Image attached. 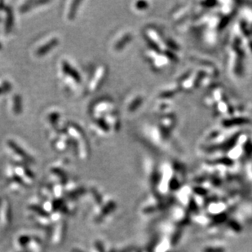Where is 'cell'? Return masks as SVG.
<instances>
[{
  "label": "cell",
  "instance_id": "6da1fadb",
  "mask_svg": "<svg viewBox=\"0 0 252 252\" xmlns=\"http://www.w3.org/2000/svg\"><path fill=\"white\" fill-rule=\"evenodd\" d=\"M65 131L71 139L72 146L79 153V156H81L83 158L88 157L90 147L86 138L85 133L81 127L77 124L69 123L67 124Z\"/></svg>",
  "mask_w": 252,
  "mask_h": 252
},
{
  "label": "cell",
  "instance_id": "7a4b0ae2",
  "mask_svg": "<svg viewBox=\"0 0 252 252\" xmlns=\"http://www.w3.org/2000/svg\"><path fill=\"white\" fill-rule=\"evenodd\" d=\"M108 73V67L105 64L98 65L93 72V75L91 76L90 80L86 88V93L93 94L99 90L107 79Z\"/></svg>",
  "mask_w": 252,
  "mask_h": 252
},
{
  "label": "cell",
  "instance_id": "3957f363",
  "mask_svg": "<svg viewBox=\"0 0 252 252\" xmlns=\"http://www.w3.org/2000/svg\"><path fill=\"white\" fill-rule=\"evenodd\" d=\"M59 43L60 39L57 36H48L45 40L42 41L40 43H38V45L33 48V55L38 58L45 57L52 51L54 50Z\"/></svg>",
  "mask_w": 252,
  "mask_h": 252
},
{
  "label": "cell",
  "instance_id": "277c9868",
  "mask_svg": "<svg viewBox=\"0 0 252 252\" xmlns=\"http://www.w3.org/2000/svg\"><path fill=\"white\" fill-rule=\"evenodd\" d=\"M61 71L63 76L66 78L67 83H72L74 86L81 85L82 77L79 71L66 60L61 62Z\"/></svg>",
  "mask_w": 252,
  "mask_h": 252
},
{
  "label": "cell",
  "instance_id": "5b68a950",
  "mask_svg": "<svg viewBox=\"0 0 252 252\" xmlns=\"http://www.w3.org/2000/svg\"><path fill=\"white\" fill-rule=\"evenodd\" d=\"M53 148L57 151H65L72 147L71 139L65 130L57 131V136L53 140Z\"/></svg>",
  "mask_w": 252,
  "mask_h": 252
},
{
  "label": "cell",
  "instance_id": "8992f818",
  "mask_svg": "<svg viewBox=\"0 0 252 252\" xmlns=\"http://www.w3.org/2000/svg\"><path fill=\"white\" fill-rule=\"evenodd\" d=\"M132 39H133L132 33L131 32H125V33L119 36L116 40L114 41V44H113V49L115 52H120V51L126 48V45L131 43Z\"/></svg>",
  "mask_w": 252,
  "mask_h": 252
},
{
  "label": "cell",
  "instance_id": "52a82bcc",
  "mask_svg": "<svg viewBox=\"0 0 252 252\" xmlns=\"http://www.w3.org/2000/svg\"><path fill=\"white\" fill-rule=\"evenodd\" d=\"M7 147L12 151L13 155H16L17 158H20L21 159L31 160V158L30 155L25 151L24 149L18 145L16 141L13 140H8L7 142Z\"/></svg>",
  "mask_w": 252,
  "mask_h": 252
},
{
  "label": "cell",
  "instance_id": "ba28073f",
  "mask_svg": "<svg viewBox=\"0 0 252 252\" xmlns=\"http://www.w3.org/2000/svg\"><path fill=\"white\" fill-rule=\"evenodd\" d=\"M80 1H72L68 2L69 6L66 7L64 12V18L69 22H71L75 18L77 11L79 10V5L81 4Z\"/></svg>",
  "mask_w": 252,
  "mask_h": 252
},
{
  "label": "cell",
  "instance_id": "9c48e42d",
  "mask_svg": "<svg viewBox=\"0 0 252 252\" xmlns=\"http://www.w3.org/2000/svg\"><path fill=\"white\" fill-rule=\"evenodd\" d=\"M144 103V97L141 95H134L131 100H129L126 105V110L128 113L136 112Z\"/></svg>",
  "mask_w": 252,
  "mask_h": 252
},
{
  "label": "cell",
  "instance_id": "30bf717a",
  "mask_svg": "<svg viewBox=\"0 0 252 252\" xmlns=\"http://www.w3.org/2000/svg\"><path fill=\"white\" fill-rule=\"evenodd\" d=\"M12 112L14 115H20L23 111V103L22 98L18 94L13 95L12 97Z\"/></svg>",
  "mask_w": 252,
  "mask_h": 252
},
{
  "label": "cell",
  "instance_id": "8fae6325",
  "mask_svg": "<svg viewBox=\"0 0 252 252\" xmlns=\"http://www.w3.org/2000/svg\"><path fill=\"white\" fill-rule=\"evenodd\" d=\"M60 119H61V113L59 112V110L58 111L51 110L46 116V121L48 122V125L53 128H57V126L59 124Z\"/></svg>",
  "mask_w": 252,
  "mask_h": 252
},
{
  "label": "cell",
  "instance_id": "7c38bea8",
  "mask_svg": "<svg viewBox=\"0 0 252 252\" xmlns=\"http://www.w3.org/2000/svg\"><path fill=\"white\" fill-rule=\"evenodd\" d=\"M47 3H49V2H47V1H27L21 6L20 11L22 13L30 12V11L33 9L35 7H38L39 5H45Z\"/></svg>",
  "mask_w": 252,
  "mask_h": 252
},
{
  "label": "cell",
  "instance_id": "4fadbf2b",
  "mask_svg": "<svg viewBox=\"0 0 252 252\" xmlns=\"http://www.w3.org/2000/svg\"><path fill=\"white\" fill-rule=\"evenodd\" d=\"M5 12H6V18H5V31L7 33H9L12 27H13V12L9 7L6 8L5 7Z\"/></svg>",
  "mask_w": 252,
  "mask_h": 252
},
{
  "label": "cell",
  "instance_id": "5bb4252c",
  "mask_svg": "<svg viewBox=\"0 0 252 252\" xmlns=\"http://www.w3.org/2000/svg\"><path fill=\"white\" fill-rule=\"evenodd\" d=\"M12 86L8 81H3L0 84V95L7 93L12 90Z\"/></svg>",
  "mask_w": 252,
  "mask_h": 252
},
{
  "label": "cell",
  "instance_id": "9a60e30c",
  "mask_svg": "<svg viewBox=\"0 0 252 252\" xmlns=\"http://www.w3.org/2000/svg\"><path fill=\"white\" fill-rule=\"evenodd\" d=\"M149 5L150 3L148 2H135V8L137 11H140V12H142V11H145V10H147L149 8Z\"/></svg>",
  "mask_w": 252,
  "mask_h": 252
}]
</instances>
